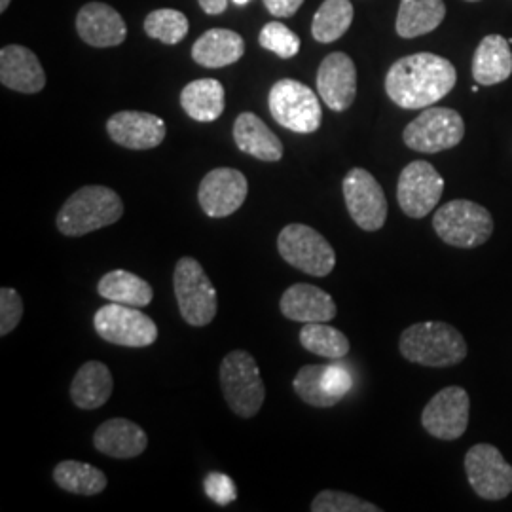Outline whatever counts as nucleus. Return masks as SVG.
I'll list each match as a JSON object with an SVG mask.
<instances>
[{
	"label": "nucleus",
	"instance_id": "f257e3e1",
	"mask_svg": "<svg viewBox=\"0 0 512 512\" xmlns=\"http://www.w3.org/2000/svg\"><path fill=\"white\" fill-rule=\"evenodd\" d=\"M456 82V67L448 59L421 52L391 65L385 76V92L401 109H427L452 92Z\"/></svg>",
	"mask_w": 512,
	"mask_h": 512
},
{
	"label": "nucleus",
	"instance_id": "f03ea898",
	"mask_svg": "<svg viewBox=\"0 0 512 512\" xmlns=\"http://www.w3.org/2000/svg\"><path fill=\"white\" fill-rule=\"evenodd\" d=\"M124 215L122 198L107 186L90 184L76 190L63 203L55 217L57 230L67 238H82L110 224H116Z\"/></svg>",
	"mask_w": 512,
	"mask_h": 512
},
{
	"label": "nucleus",
	"instance_id": "7ed1b4c3",
	"mask_svg": "<svg viewBox=\"0 0 512 512\" xmlns=\"http://www.w3.org/2000/svg\"><path fill=\"white\" fill-rule=\"evenodd\" d=\"M404 359L429 368L459 365L467 357V344L458 329L442 321H423L404 330L399 340Z\"/></svg>",
	"mask_w": 512,
	"mask_h": 512
},
{
	"label": "nucleus",
	"instance_id": "20e7f679",
	"mask_svg": "<svg viewBox=\"0 0 512 512\" xmlns=\"http://www.w3.org/2000/svg\"><path fill=\"white\" fill-rule=\"evenodd\" d=\"M219 380L230 410L245 420L255 418L266 399V387L255 357L243 349L230 351L220 363Z\"/></svg>",
	"mask_w": 512,
	"mask_h": 512
},
{
	"label": "nucleus",
	"instance_id": "39448f33",
	"mask_svg": "<svg viewBox=\"0 0 512 512\" xmlns=\"http://www.w3.org/2000/svg\"><path fill=\"white\" fill-rule=\"evenodd\" d=\"M173 289L179 311L190 327H207L217 317V289L196 258L183 256L177 262L173 272Z\"/></svg>",
	"mask_w": 512,
	"mask_h": 512
},
{
	"label": "nucleus",
	"instance_id": "423d86ee",
	"mask_svg": "<svg viewBox=\"0 0 512 512\" xmlns=\"http://www.w3.org/2000/svg\"><path fill=\"white\" fill-rule=\"evenodd\" d=\"M433 228L444 243L459 249H475L492 238L494 219L492 213L478 203L454 200L437 209Z\"/></svg>",
	"mask_w": 512,
	"mask_h": 512
},
{
	"label": "nucleus",
	"instance_id": "0eeeda50",
	"mask_svg": "<svg viewBox=\"0 0 512 512\" xmlns=\"http://www.w3.org/2000/svg\"><path fill=\"white\" fill-rule=\"evenodd\" d=\"M277 251L296 270L327 277L336 266V253L327 238L306 224H289L277 236Z\"/></svg>",
	"mask_w": 512,
	"mask_h": 512
},
{
	"label": "nucleus",
	"instance_id": "6e6552de",
	"mask_svg": "<svg viewBox=\"0 0 512 512\" xmlns=\"http://www.w3.org/2000/svg\"><path fill=\"white\" fill-rule=\"evenodd\" d=\"M268 105L275 122L294 133L308 135L321 126L323 110L319 97L293 78L275 82L268 95Z\"/></svg>",
	"mask_w": 512,
	"mask_h": 512
},
{
	"label": "nucleus",
	"instance_id": "1a4fd4ad",
	"mask_svg": "<svg viewBox=\"0 0 512 512\" xmlns=\"http://www.w3.org/2000/svg\"><path fill=\"white\" fill-rule=\"evenodd\" d=\"M93 329L105 342L122 348H148L158 340V327L145 311L114 302L95 311Z\"/></svg>",
	"mask_w": 512,
	"mask_h": 512
},
{
	"label": "nucleus",
	"instance_id": "9d476101",
	"mask_svg": "<svg viewBox=\"0 0 512 512\" xmlns=\"http://www.w3.org/2000/svg\"><path fill=\"white\" fill-rule=\"evenodd\" d=\"M465 137V122L458 110L427 107L404 128V145L423 154L458 147Z\"/></svg>",
	"mask_w": 512,
	"mask_h": 512
},
{
	"label": "nucleus",
	"instance_id": "9b49d317",
	"mask_svg": "<svg viewBox=\"0 0 512 512\" xmlns=\"http://www.w3.org/2000/svg\"><path fill=\"white\" fill-rule=\"evenodd\" d=\"M349 217L365 232H378L387 220L384 188L363 167L351 169L342 183Z\"/></svg>",
	"mask_w": 512,
	"mask_h": 512
},
{
	"label": "nucleus",
	"instance_id": "f8f14e48",
	"mask_svg": "<svg viewBox=\"0 0 512 512\" xmlns=\"http://www.w3.org/2000/svg\"><path fill=\"white\" fill-rule=\"evenodd\" d=\"M444 192L439 171L423 160L406 165L397 184V202L410 219H423L435 211Z\"/></svg>",
	"mask_w": 512,
	"mask_h": 512
},
{
	"label": "nucleus",
	"instance_id": "ddd939ff",
	"mask_svg": "<svg viewBox=\"0 0 512 512\" xmlns=\"http://www.w3.org/2000/svg\"><path fill=\"white\" fill-rule=\"evenodd\" d=\"M465 471L478 497L499 501L511 495L512 465L492 444H475L465 456Z\"/></svg>",
	"mask_w": 512,
	"mask_h": 512
},
{
	"label": "nucleus",
	"instance_id": "4468645a",
	"mask_svg": "<svg viewBox=\"0 0 512 512\" xmlns=\"http://www.w3.org/2000/svg\"><path fill=\"white\" fill-rule=\"evenodd\" d=\"M469 406L471 399L463 387H444L423 408L421 425L435 439H459L469 425Z\"/></svg>",
	"mask_w": 512,
	"mask_h": 512
},
{
	"label": "nucleus",
	"instance_id": "2eb2a0df",
	"mask_svg": "<svg viewBox=\"0 0 512 512\" xmlns=\"http://www.w3.org/2000/svg\"><path fill=\"white\" fill-rule=\"evenodd\" d=\"M247 177L232 167H217L209 171L198 188V202L211 219H226L234 215L247 200Z\"/></svg>",
	"mask_w": 512,
	"mask_h": 512
},
{
	"label": "nucleus",
	"instance_id": "dca6fc26",
	"mask_svg": "<svg viewBox=\"0 0 512 512\" xmlns=\"http://www.w3.org/2000/svg\"><path fill=\"white\" fill-rule=\"evenodd\" d=\"M317 92L334 112L348 110L357 95V69L348 54L334 52L319 65Z\"/></svg>",
	"mask_w": 512,
	"mask_h": 512
},
{
	"label": "nucleus",
	"instance_id": "f3484780",
	"mask_svg": "<svg viewBox=\"0 0 512 512\" xmlns=\"http://www.w3.org/2000/svg\"><path fill=\"white\" fill-rule=\"evenodd\" d=\"M109 137L129 150H150L160 147L165 139V122L160 116L139 110H122L107 122Z\"/></svg>",
	"mask_w": 512,
	"mask_h": 512
},
{
	"label": "nucleus",
	"instance_id": "a211bd4d",
	"mask_svg": "<svg viewBox=\"0 0 512 512\" xmlns=\"http://www.w3.org/2000/svg\"><path fill=\"white\" fill-rule=\"evenodd\" d=\"M76 31L93 48L120 46L128 37L122 16L105 2H90L76 16Z\"/></svg>",
	"mask_w": 512,
	"mask_h": 512
},
{
	"label": "nucleus",
	"instance_id": "6ab92c4d",
	"mask_svg": "<svg viewBox=\"0 0 512 512\" xmlns=\"http://www.w3.org/2000/svg\"><path fill=\"white\" fill-rule=\"evenodd\" d=\"M279 308L296 323H329L338 313L332 296L310 283L291 285L281 296Z\"/></svg>",
	"mask_w": 512,
	"mask_h": 512
},
{
	"label": "nucleus",
	"instance_id": "aec40b11",
	"mask_svg": "<svg viewBox=\"0 0 512 512\" xmlns=\"http://www.w3.org/2000/svg\"><path fill=\"white\" fill-rule=\"evenodd\" d=\"M0 82L14 92L38 93L46 86V73L29 48L10 44L0 50Z\"/></svg>",
	"mask_w": 512,
	"mask_h": 512
},
{
	"label": "nucleus",
	"instance_id": "412c9836",
	"mask_svg": "<svg viewBox=\"0 0 512 512\" xmlns=\"http://www.w3.org/2000/svg\"><path fill=\"white\" fill-rule=\"evenodd\" d=\"M93 446L109 458L133 459L147 450L148 437L135 421L112 418L95 429Z\"/></svg>",
	"mask_w": 512,
	"mask_h": 512
},
{
	"label": "nucleus",
	"instance_id": "4be33fe9",
	"mask_svg": "<svg viewBox=\"0 0 512 512\" xmlns=\"http://www.w3.org/2000/svg\"><path fill=\"white\" fill-rule=\"evenodd\" d=\"M234 141L241 152L262 162H279L283 143L253 112H241L234 122Z\"/></svg>",
	"mask_w": 512,
	"mask_h": 512
},
{
	"label": "nucleus",
	"instance_id": "5701e85b",
	"mask_svg": "<svg viewBox=\"0 0 512 512\" xmlns=\"http://www.w3.org/2000/svg\"><path fill=\"white\" fill-rule=\"evenodd\" d=\"M512 74L511 42L501 35L482 38L473 55V78L480 86H495Z\"/></svg>",
	"mask_w": 512,
	"mask_h": 512
},
{
	"label": "nucleus",
	"instance_id": "b1692460",
	"mask_svg": "<svg viewBox=\"0 0 512 512\" xmlns=\"http://www.w3.org/2000/svg\"><path fill=\"white\" fill-rule=\"evenodd\" d=\"M112 391L114 380L109 366L99 361H88L74 374L71 399L82 410H97L109 403Z\"/></svg>",
	"mask_w": 512,
	"mask_h": 512
},
{
	"label": "nucleus",
	"instance_id": "393cba45",
	"mask_svg": "<svg viewBox=\"0 0 512 512\" xmlns=\"http://www.w3.org/2000/svg\"><path fill=\"white\" fill-rule=\"evenodd\" d=\"M243 54H245L243 38L230 29H211L203 33L192 46V59L207 69L228 67L239 61Z\"/></svg>",
	"mask_w": 512,
	"mask_h": 512
},
{
	"label": "nucleus",
	"instance_id": "a878e982",
	"mask_svg": "<svg viewBox=\"0 0 512 512\" xmlns=\"http://www.w3.org/2000/svg\"><path fill=\"white\" fill-rule=\"evenodd\" d=\"M181 107L196 122H215L224 112V86L215 78L194 80L181 92Z\"/></svg>",
	"mask_w": 512,
	"mask_h": 512
},
{
	"label": "nucleus",
	"instance_id": "bb28decb",
	"mask_svg": "<svg viewBox=\"0 0 512 512\" xmlns=\"http://www.w3.org/2000/svg\"><path fill=\"white\" fill-rule=\"evenodd\" d=\"M97 293L109 302L133 308H145L154 298L150 283L126 270H112L103 275L97 283Z\"/></svg>",
	"mask_w": 512,
	"mask_h": 512
},
{
	"label": "nucleus",
	"instance_id": "cd10ccee",
	"mask_svg": "<svg viewBox=\"0 0 512 512\" xmlns=\"http://www.w3.org/2000/svg\"><path fill=\"white\" fill-rule=\"evenodd\" d=\"M446 18L444 0H401L397 16V35L416 38L435 31Z\"/></svg>",
	"mask_w": 512,
	"mask_h": 512
},
{
	"label": "nucleus",
	"instance_id": "c85d7f7f",
	"mask_svg": "<svg viewBox=\"0 0 512 512\" xmlns=\"http://www.w3.org/2000/svg\"><path fill=\"white\" fill-rule=\"evenodd\" d=\"M55 484L74 495H99L105 492L107 488V476L93 467L90 463L84 461H74V459H67L61 461L54 469Z\"/></svg>",
	"mask_w": 512,
	"mask_h": 512
},
{
	"label": "nucleus",
	"instance_id": "c756f323",
	"mask_svg": "<svg viewBox=\"0 0 512 512\" xmlns=\"http://www.w3.org/2000/svg\"><path fill=\"white\" fill-rule=\"evenodd\" d=\"M351 23L353 4L349 0H325L313 16L311 35L321 44H330L344 37Z\"/></svg>",
	"mask_w": 512,
	"mask_h": 512
},
{
	"label": "nucleus",
	"instance_id": "7c9ffc66",
	"mask_svg": "<svg viewBox=\"0 0 512 512\" xmlns=\"http://www.w3.org/2000/svg\"><path fill=\"white\" fill-rule=\"evenodd\" d=\"M298 336L302 348L313 355L327 359H342L349 353L348 336L327 323H304Z\"/></svg>",
	"mask_w": 512,
	"mask_h": 512
},
{
	"label": "nucleus",
	"instance_id": "2f4dec72",
	"mask_svg": "<svg viewBox=\"0 0 512 512\" xmlns=\"http://www.w3.org/2000/svg\"><path fill=\"white\" fill-rule=\"evenodd\" d=\"M325 365H306L294 376L293 387L296 395L313 408H332L340 403L323 385Z\"/></svg>",
	"mask_w": 512,
	"mask_h": 512
},
{
	"label": "nucleus",
	"instance_id": "473e14b6",
	"mask_svg": "<svg viewBox=\"0 0 512 512\" xmlns=\"http://www.w3.org/2000/svg\"><path fill=\"white\" fill-rule=\"evenodd\" d=\"M145 33L148 37L156 38L164 44H179L188 35V19L183 12L160 8L148 14L145 19Z\"/></svg>",
	"mask_w": 512,
	"mask_h": 512
},
{
	"label": "nucleus",
	"instance_id": "72a5a7b5",
	"mask_svg": "<svg viewBox=\"0 0 512 512\" xmlns=\"http://www.w3.org/2000/svg\"><path fill=\"white\" fill-rule=\"evenodd\" d=\"M258 42L264 50L274 52L281 59H293L300 52V38L281 21L266 23L260 31Z\"/></svg>",
	"mask_w": 512,
	"mask_h": 512
},
{
	"label": "nucleus",
	"instance_id": "f704fd0d",
	"mask_svg": "<svg viewBox=\"0 0 512 512\" xmlns=\"http://www.w3.org/2000/svg\"><path fill=\"white\" fill-rule=\"evenodd\" d=\"M313 512H380L382 509L374 503L365 501L357 495L336 492V490H323L321 494L311 501Z\"/></svg>",
	"mask_w": 512,
	"mask_h": 512
},
{
	"label": "nucleus",
	"instance_id": "c9c22d12",
	"mask_svg": "<svg viewBox=\"0 0 512 512\" xmlns=\"http://www.w3.org/2000/svg\"><path fill=\"white\" fill-rule=\"evenodd\" d=\"M23 317V300L16 289L2 287L0 291V336H8Z\"/></svg>",
	"mask_w": 512,
	"mask_h": 512
},
{
	"label": "nucleus",
	"instance_id": "e433bc0d",
	"mask_svg": "<svg viewBox=\"0 0 512 512\" xmlns=\"http://www.w3.org/2000/svg\"><path fill=\"white\" fill-rule=\"evenodd\" d=\"M205 494L220 507H226L238 499V488L234 480L224 473H209L203 480Z\"/></svg>",
	"mask_w": 512,
	"mask_h": 512
},
{
	"label": "nucleus",
	"instance_id": "4c0bfd02",
	"mask_svg": "<svg viewBox=\"0 0 512 512\" xmlns=\"http://www.w3.org/2000/svg\"><path fill=\"white\" fill-rule=\"evenodd\" d=\"M323 385L329 391L330 395L338 401H342L353 387V378L344 366L325 365L323 372Z\"/></svg>",
	"mask_w": 512,
	"mask_h": 512
},
{
	"label": "nucleus",
	"instance_id": "58836bf2",
	"mask_svg": "<svg viewBox=\"0 0 512 512\" xmlns=\"http://www.w3.org/2000/svg\"><path fill=\"white\" fill-rule=\"evenodd\" d=\"M302 4L304 0H264L266 10L275 18H291Z\"/></svg>",
	"mask_w": 512,
	"mask_h": 512
},
{
	"label": "nucleus",
	"instance_id": "ea45409f",
	"mask_svg": "<svg viewBox=\"0 0 512 512\" xmlns=\"http://www.w3.org/2000/svg\"><path fill=\"white\" fill-rule=\"evenodd\" d=\"M203 12L209 16H219L228 8V0H198Z\"/></svg>",
	"mask_w": 512,
	"mask_h": 512
},
{
	"label": "nucleus",
	"instance_id": "a19ab883",
	"mask_svg": "<svg viewBox=\"0 0 512 512\" xmlns=\"http://www.w3.org/2000/svg\"><path fill=\"white\" fill-rule=\"evenodd\" d=\"M10 6V0H0V12H6Z\"/></svg>",
	"mask_w": 512,
	"mask_h": 512
},
{
	"label": "nucleus",
	"instance_id": "79ce46f5",
	"mask_svg": "<svg viewBox=\"0 0 512 512\" xmlns=\"http://www.w3.org/2000/svg\"><path fill=\"white\" fill-rule=\"evenodd\" d=\"M234 2H236V4H239V6H243V4H247L249 0H234Z\"/></svg>",
	"mask_w": 512,
	"mask_h": 512
},
{
	"label": "nucleus",
	"instance_id": "37998d69",
	"mask_svg": "<svg viewBox=\"0 0 512 512\" xmlns=\"http://www.w3.org/2000/svg\"><path fill=\"white\" fill-rule=\"evenodd\" d=\"M465 2H478V0H465Z\"/></svg>",
	"mask_w": 512,
	"mask_h": 512
}]
</instances>
